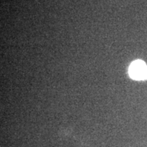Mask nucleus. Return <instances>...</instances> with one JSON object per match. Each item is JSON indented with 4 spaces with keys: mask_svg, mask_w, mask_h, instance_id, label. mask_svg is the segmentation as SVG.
Segmentation results:
<instances>
[{
    "mask_svg": "<svg viewBox=\"0 0 147 147\" xmlns=\"http://www.w3.org/2000/svg\"><path fill=\"white\" fill-rule=\"evenodd\" d=\"M129 75L132 79L143 80L147 78V65L142 60L132 62L129 67Z\"/></svg>",
    "mask_w": 147,
    "mask_h": 147,
    "instance_id": "f257e3e1",
    "label": "nucleus"
}]
</instances>
